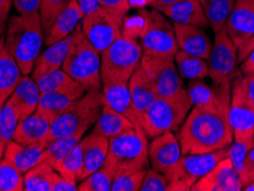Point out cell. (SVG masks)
<instances>
[{"instance_id": "cell-51", "label": "cell", "mask_w": 254, "mask_h": 191, "mask_svg": "<svg viewBox=\"0 0 254 191\" xmlns=\"http://www.w3.org/2000/svg\"><path fill=\"white\" fill-rule=\"evenodd\" d=\"M244 81H245V87H246V91H248L250 99H251L254 103V74L244 77Z\"/></svg>"}, {"instance_id": "cell-24", "label": "cell", "mask_w": 254, "mask_h": 191, "mask_svg": "<svg viewBox=\"0 0 254 191\" xmlns=\"http://www.w3.org/2000/svg\"><path fill=\"white\" fill-rule=\"evenodd\" d=\"M81 18H83V14L80 12L77 1L71 0L66 8L58 15L50 30L45 33V45L50 46L70 36L80 24Z\"/></svg>"}, {"instance_id": "cell-10", "label": "cell", "mask_w": 254, "mask_h": 191, "mask_svg": "<svg viewBox=\"0 0 254 191\" xmlns=\"http://www.w3.org/2000/svg\"><path fill=\"white\" fill-rule=\"evenodd\" d=\"M141 65L154 84L158 97L174 99L188 95L182 77L174 64V58L143 54Z\"/></svg>"}, {"instance_id": "cell-20", "label": "cell", "mask_w": 254, "mask_h": 191, "mask_svg": "<svg viewBox=\"0 0 254 191\" xmlns=\"http://www.w3.org/2000/svg\"><path fill=\"white\" fill-rule=\"evenodd\" d=\"M127 84H128L134 108H135V111L141 122L149 106L158 97L155 91L154 84H152L151 79L149 78L147 72H145V70L142 68L141 63L134 70Z\"/></svg>"}, {"instance_id": "cell-25", "label": "cell", "mask_w": 254, "mask_h": 191, "mask_svg": "<svg viewBox=\"0 0 254 191\" xmlns=\"http://www.w3.org/2000/svg\"><path fill=\"white\" fill-rule=\"evenodd\" d=\"M71 41H72V33L65 37L64 39L47 46L46 50L39 54L31 72V77L33 79L37 80L45 73L62 69L63 62H64L66 55H68Z\"/></svg>"}, {"instance_id": "cell-33", "label": "cell", "mask_w": 254, "mask_h": 191, "mask_svg": "<svg viewBox=\"0 0 254 191\" xmlns=\"http://www.w3.org/2000/svg\"><path fill=\"white\" fill-rule=\"evenodd\" d=\"M57 171L46 162H43L23 174L24 191H51L52 182Z\"/></svg>"}, {"instance_id": "cell-5", "label": "cell", "mask_w": 254, "mask_h": 191, "mask_svg": "<svg viewBox=\"0 0 254 191\" xmlns=\"http://www.w3.org/2000/svg\"><path fill=\"white\" fill-rule=\"evenodd\" d=\"M141 45L132 36L123 35L101 53V81L103 85L128 82L141 63Z\"/></svg>"}, {"instance_id": "cell-2", "label": "cell", "mask_w": 254, "mask_h": 191, "mask_svg": "<svg viewBox=\"0 0 254 191\" xmlns=\"http://www.w3.org/2000/svg\"><path fill=\"white\" fill-rule=\"evenodd\" d=\"M44 43L39 12L14 15L7 24L5 44L23 74L32 72Z\"/></svg>"}, {"instance_id": "cell-49", "label": "cell", "mask_w": 254, "mask_h": 191, "mask_svg": "<svg viewBox=\"0 0 254 191\" xmlns=\"http://www.w3.org/2000/svg\"><path fill=\"white\" fill-rule=\"evenodd\" d=\"M241 73L244 77L254 74V50L246 56V59L242 62Z\"/></svg>"}, {"instance_id": "cell-52", "label": "cell", "mask_w": 254, "mask_h": 191, "mask_svg": "<svg viewBox=\"0 0 254 191\" xmlns=\"http://www.w3.org/2000/svg\"><path fill=\"white\" fill-rule=\"evenodd\" d=\"M179 1H181V0H154L152 1V7H154L155 9L157 10H160L163 8H165V7H169L171 5H174V3H177Z\"/></svg>"}, {"instance_id": "cell-15", "label": "cell", "mask_w": 254, "mask_h": 191, "mask_svg": "<svg viewBox=\"0 0 254 191\" xmlns=\"http://www.w3.org/2000/svg\"><path fill=\"white\" fill-rule=\"evenodd\" d=\"M243 183L241 175L234 167L229 157L215 165L205 177L192 186L191 191H241Z\"/></svg>"}, {"instance_id": "cell-44", "label": "cell", "mask_w": 254, "mask_h": 191, "mask_svg": "<svg viewBox=\"0 0 254 191\" xmlns=\"http://www.w3.org/2000/svg\"><path fill=\"white\" fill-rule=\"evenodd\" d=\"M99 1L101 3V7L113 13L122 22L130 7H132L129 0H99Z\"/></svg>"}, {"instance_id": "cell-53", "label": "cell", "mask_w": 254, "mask_h": 191, "mask_svg": "<svg viewBox=\"0 0 254 191\" xmlns=\"http://www.w3.org/2000/svg\"><path fill=\"white\" fill-rule=\"evenodd\" d=\"M129 1L130 6L136 5V7H142L147 5H152V1H154V0H129Z\"/></svg>"}, {"instance_id": "cell-23", "label": "cell", "mask_w": 254, "mask_h": 191, "mask_svg": "<svg viewBox=\"0 0 254 191\" xmlns=\"http://www.w3.org/2000/svg\"><path fill=\"white\" fill-rule=\"evenodd\" d=\"M159 12L171 18L174 23L196 25L201 29L210 28L199 0H181Z\"/></svg>"}, {"instance_id": "cell-46", "label": "cell", "mask_w": 254, "mask_h": 191, "mask_svg": "<svg viewBox=\"0 0 254 191\" xmlns=\"http://www.w3.org/2000/svg\"><path fill=\"white\" fill-rule=\"evenodd\" d=\"M78 186L77 183L69 181L68 179L62 177L58 172L54 175L53 182H52L51 191H77Z\"/></svg>"}, {"instance_id": "cell-29", "label": "cell", "mask_w": 254, "mask_h": 191, "mask_svg": "<svg viewBox=\"0 0 254 191\" xmlns=\"http://www.w3.org/2000/svg\"><path fill=\"white\" fill-rule=\"evenodd\" d=\"M133 127H135V125L128 118L118 114L117 111L103 103L102 110H101L98 121L94 124V128H93L92 133L99 134V135H102L110 140L111 137L132 129Z\"/></svg>"}, {"instance_id": "cell-48", "label": "cell", "mask_w": 254, "mask_h": 191, "mask_svg": "<svg viewBox=\"0 0 254 191\" xmlns=\"http://www.w3.org/2000/svg\"><path fill=\"white\" fill-rule=\"evenodd\" d=\"M76 1L78 6H79L83 17L85 15L95 12V10H98L101 7L99 0H76Z\"/></svg>"}, {"instance_id": "cell-54", "label": "cell", "mask_w": 254, "mask_h": 191, "mask_svg": "<svg viewBox=\"0 0 254 191\" xmlns=\"http://www.w3.org/2000/svg\"><path fill=\"white\" fill-rule=\"evenodd\" d=\"M7 21L6 20H0V38L3 36V32H5L6 30V24Z\"/></svg>"}, {"instance_id": "cell-50", "label": "cell", "mask_w": 254, "mask_h": 191, "mask_svg": "<svg viewBox=\"0 0 254 191\" xmlns=\"http://www.w3.org/2000/svg\"><path fill=\"white\" fill-rule=\"evenodd\" d=\"M13 0H0V20H6L8 17Z\"/></svg>"}, {"instance_id": "cell-39", "label": "cell", "mask_w": 254, "mask_h": 191, "mask_svg": "<svg viewBox=\"0 0 254 191\" xmlns=\"http://www.w3.org/2000/svg\"><path fill=\"white\" fill-rule=\"evenodd\" d=\"M216 92H218L216 86L211 87L204 81V79L190 80L188 88H187V93H188L192 107L205 106V104L211 103L215 99Z\"/></svg>"}, {"instance_id": "cell-34", "label": "cell", "mask_w": 254, "mask_h": 191, "mask_svg": "<svg viewBox=\"0 0 254 191\" xmlns=\"http://www.w3.org/2000/svg\"><path fill=\"white\" fill-rule=\"evenodd\" d=\"M84 148L85 143L83 138H81L79 143L55 167V171L71 182L77 183L78 181H80L81 171H83L84 165Z\"/></svg>"}, {"instance_id": "cell-37", "label": "cell", "mask_w": 254, "mask_h": 191, "mask_svg": "<svg viewBox=\"0 0 254 191\" xmlns=\"http://www.w3.org/2000/svg\"><path fill=\"white\" fill-rule=\"evenodd\" d=\"M20 119L18 112L10 101L7 100L0 109V142L5 148L7 143L13 140Z\"/></svg>"}, {"instance_id": "cell-36", "label": "cell", "mask_w": 254, "mask_h": 191, "mask_svg": "<svg viewBox=\"0 0 254 191\" xmlns=\"http://www.w3.org/2000/svg\"><path fill=\"white\" fill-rule=\"evenodd\" d=\"M116 177L115 171L109 165H104L94 173L88 175L87 178L80 181L78 186L79 191H111L114 179Z\"/></svg>"}, {"instance_id": "cell-14", "label": "cell", "mask_w": 254, "mask_h": 191, "mask_svg": "<svg viewBox=\"0 0 254 191\" xmlns=\"http://www.w3.org/2000/svg\"><path fill=\"white\" fill-rule=\"evenodd\" d=\"M123 22L103 7L81 18V30L101 54L123 35Z\"/></svg>"}, {"instance_id": "cell-21", "label": "cell", "mask_w": 254, "mask_h": 191, "mask_svg": "<svg viewBox=\"0 0 254 191\" xmlns=\"http://www.w3.org/2000/svg\"><path fill=\"white\" fill-rule=\"evenodd\" d=\"M36 82L40 89V93H58V94L65 95L73 100L80 99L87 92L79 82L74 80L63 69L45 73L42 77H39Z\"/></svg>"}, {"instance_id": "cell-41", "label": "cell", "mask_w": 254, "mask_h": 191, "mask_svg": "<svg viewBox=\"0 0 254 191\" xmlns=\"http://www.w3.org/2000/svg\"><path fill=\"white\" fill-rule=\"evenodd\" d=\"M145 171L147 168L117 174L114 179L111 191H139L144 179Z\"/></svg>"}, {"instance_id": "cell-13", "label": "cell", "mask_w": 254, "mask_h": 191, "mask_svg": "<svg viewBox=\"0 0 254 191\" xmlns=\"http://www.w3.org/2000/svg\"><path fill=\"white\" fill-rule=\"evenodd\" d=\"M237 50L228 36L226 28L215 33L208 58V76L214 86L231 85L237 74Z\"/></svg>"}, {"instance_id": "cell-40", "label": "cell", "mask_w": 254, "mask_h": 191, "mask_svg": "<svg viewBox=\"0 0 254 191\" xmlns=\"http://www.w3.org/2000/svg\"><path fill=\"white\" fill-rule=\"evenodd\" d=\"M254 145V138L250 141H236L234 140L233 143L229 147V157L231 163H233L234 167L236 168L238 174L241 175L243 187L245 186V159L248 156L249 151L251 150Z\"/></svg>"}, {"instance_id": "cell-18", "label": "cell", "mask_w": 254, "mask_h": 191, "mask_svg": "<svg viewBox=\"0 0 254 191\" xmlns=\"http://www.w3.org/2000/svg\"><path fill=\"white\" fill-rule=\"evenodd\" d=\"M52 121L38 111L20 119L13 140L23 144H47Z\"/></svg>"}, {"instance_id": "cell-17", "label": "cell", "mask_w": 254, "mask_h": 191, "mask_svg": "<svg viewBox=\"0 0 254 191\" xmlns=\"http://www.w3.org/2000/svg\"><path fill=\"white\" fill-rule=\"evenodd\" d=\"M174 31L179 50L208 60L213 47V43L204 30L196 25L174 23Z\"/></svg>"}, {"instance_id": "cell-57", "label": "cell", "mask_w": 254, "mask_h": 191, "mask_svg": "<svg viewBox=\"0 0 254 191\" xmlns=\"http://www.w3.org/2000/svg\"><path fill=\"white\" fill-rule=\"evenodd\" d=\"M3 151H5V147L1 144V142H0V159L3 157Z\"/></svg>"}, {"instance_id": "cell-19", "label": "cell", "mask_w": 254, "mask_h": 191, "mask_svg": "<svg viewBox=\"0 0 254 191\" xmlns=\"http://www.w3.org/2000/svg\"><path fill=\"white\" fill-rule=\"evenodd\" d=\"M103 103L118 114L128 118L135 126L141 127V122L134 108L132 96L127 82H114L102 86Z\"/></svg>"}, {"instance_id": "cell-30", "label": "cell", "mask_w": 254, "mask_h": 191, "mask_svg": "<svg viewBox=\"0 0 254 191\" xmlns=\"http://www.w3.org/2000/svg\"><path fill=\"white\" fill-rule=\"evenodd\" d=\"M87 130V128L78 129L77 132L70 134V135L55 138V140L48 142L43 153L42 162L48 163L55 170L60 162L79 143Z\"/></svg>"}, {"instance_id": "cell-9", "label": "cell", "mask_w": 254, "mask_h": 191, "mask_svg": "<svg viewBox=\"0 0 254 191\" xmlns=\"http://www.w3.org/2000/svg\"><path fill=\"white\" fill-rule=\"evenodd\" d=\"M229 147L207 153L182 155L179 162L165 173L169 179V191H190L192 186L205 177L220 160L229 155Z\"/></svg>"}, {"instance_id": "cell-42", "label": "cell", "mask_w": 254, "mask_h": 191, "mask_svg": "<svg viewBox=\"0 0 254 191\" xmlns=\"http://www.w3.org/2000/svg\"><path fill=\"white\" fill-rule=\"evenodd\" d=\"M70 2L71 0H43L39 14L44 33L50 30L58 15L65 9Z\"/></svg>"}, {"instance_id": "cell-12", "label": "cell", "mask_w": 254, "mask_h": 191, "mask_svg": "<svg viewBox=\"0 0 254 191\" xmlns=\"http://www.w3.org/2000/svg\"><path fill=\"white\" fill-rule=\"evenodd\" d=\"M225 28L243 62L254 50V0H236Z\"/></svg>"}, {"instance_id": "cell-56", "label": "cell", "mask_w": 254, "mask_h": 191, "mask_svg": "<svg viewBox=\"0 0 254 191\" xmlns=\"http://www.w3.org/2000/svg\"><path fill=\"white\" fill-rule=\"evenodd\" d=\"M6 48V44H5V37H1L0 38V55H1V53L3 52V50Z\"/></svg>"}, {"instance_id": "cell-7", "label": "cell", "mask_w": 254, "mask_h": 191, "mask_svg": "<svg viewBox=\"0 0 254 191\" xmlns=\"http://www.w3.org/2000/svg\"><path fill=\"white\" fill-rule=\"evenodd\" d=\"M140 45L144 55L174 58L179 52L174 25L157 9H140Z\"/></svg>"}, {"instance_id": "cell-26", "label": "cell", "mask_w": 254, "mask_h": 191, "mask_svg": "<svg viewBox=\"0 0 254 191\" xmlns=\"http://www.w3.org/2000/svg\"><path fill=\"white\" fill-rule=\"evenodd\" d=\"M84 165L80 181L98 171L106 163L109 152V138L91 133L84 138Z\"/></svg>"}, {"instance_id": "cell-1", "label": "cell", "mask_w": 254, "mask_h": 191, "mask_svg": "<svg viewBox=\"0 0 254 191\" xmlns=\"http://www.w3.org/2000/svg\"><path fill=\"white\" fill-rule=\"evenodd\" d=\"M215 99L205 106L193 107L178 132L182 155L207 153L233 143L229 123L231 85L216 86Z\"/></svg>"}, {"instance_id": "cell-6", "label": "cell", "mask_w": 254, "mask_h": 191, "mask_svg": "<svg viewBox=\"0 0 254 191\" xmlns=\"http://www.w3.org/2000/svg\"><path fill=\"white\" fill-rule=\"evenodd\" d=\"M102 107V91H87L52 122L47 142L70 135L78 129H88L98 121Z\"/></svg>"}, {"instance_id": "cell-22", "label": "cell", "mask_w": 254, "mask_h": 191, "mask_svg": "<svg viewBox=\"0 0 254 191\" xmlns=\"http://www.w3.org/2000/svg\"><path fill=\"white\" fill-rule=\"evenodd\" d=\"M47 144H23L16 141H9L7 143L3 158L12 163L22 173H27L29 170L43 163V153Z\"/></svg>"}, {"instance_id": "cell-38", "label": "cell", "mask_w": 254, "mask_h": 191, "mask_svg": "<svg viewBox=\"0 0 254 191\" xmlns=\"http://www.w3.org/2000/svg\"><path fill=\"white\" fill-rule=\"evenodd\" d=\"M23 190V173L6 158L0 159V191Z\"/></svg>"}, {"instance_id": "cell-4", "label": "cell", "mask_w": 254, "mask_h": 191, "mask_svg": "<svg viewBox=\"0 0 254 191\" xmlns=\"http://www.w3.org/2000/svg\"><path fill=\"white\" fill-rule=\"evenodd\" d=\"M148 136L140 126L111 137L106 164L116 175L124 172L144 170L149 165Z\"/></svg>"}, {"instance_id": "cell-45", "label": "cell", "mask_w": 254, "mask_h": 191, "mask_svg": "<svg viewBox=\"0 0 254 191\" xmlns=\"http://www.w3.org/2000/svg\"><path fill=\"white\" fill-rule=\"evenodd\" d=\"M43 0H13L14 6L20 14H32L40 10Z\"/></svg>"}, {"instance_id": "cell-8", "label": "cell", "mask_w": 254, "mask_h": 191, "mask_svg": "<svg viewBox=\"0 0 254 191\" xmlns=\"http://www.w3.org/2000/svg\"><path fill=\"white\" fill-rule=\"evenodd\" d=\"M191 107L188 95L174 99L157 97L141 119L142 128L150 138H155L166 132L178 130Z\"/></svg>"}, {"instance_id": "cell-43", "label": "cell", "mask_w": 254, "mask_h": 191, "mask_svg": "<svg viewBox=\"0 0 254 191\" xmlns=\"http://www.w3.org/2000/svg\"><path fill=\"white\" fill-rule=\"evenodd\" d=\"M169 179L164 173L152 170H147L141 185V191H166L169 187Z\"/></svg>"}, {"instance_id": "cell-55", "label": "cell", "mask_w": 254, "mask_h": 191, "mask_svg": "<svg viewBox=\"0 0 254 191\" xmlns=\"http://www.w3.org/2000/svg\"><path fill=\"white\" fill-rule=\"evenodd\" d=\"M243 190L245 191H254V181L250 182L245 187H243Z\"/></svg>"}, {"instance_id": "cell-28", "label": "cell", "mask_w": 254, "mask_h": 191, "mask_svg": "<svg viewBox=\"0 0 254 191\" xmlns=\"http://www.w3.org/2000/svg\"><path fill=\"white\" fill-rule=\"evenodd\" d=\"M22 76V71L13 55L5 48L0 55V109L17 87Z\"/></svg>"}, {"instance_id": "cell-35", "label": "cell", "mask_w": 254, "mask_h": 191, "mask_svg": "<svg viewBox=\"0 0 254 191\" xmlns=\"http://www.w3.org/2000/svg\"><path fill=\"white\" fill-rule=\"evenodd\" d=\"M73 101L76 100L65 95L58 94V93L43 92L40 93L38 106H37L36 111L40 112L45 117H47L53 122L62 112L68 109Z\"/></svg>"}, {"instance_id": "cell-47", "label": "cell", "mask_w": 254, "mask_h": 191, "mask_svg": "<svg viewBox=\"0 0 254 191\" xmlns=\"http://www.w3.org/2000/svg\"><path fill=\"white\" fill-rule=\"evenodd\" d=\"M245 174H246V178H245V186H246L248 183L254 181V145L252 147L251 150L249 151L248 156H246Z\"/></svg>"}, {"instance_id": "cell-16", "label": "cell", "mask_w": 254, "mask_h": 191, "mask_svg": "<svg viewBox=\"0 0 254 191\" xmlns=\"http://www.w3.org/2000/svg\"><path fill=\"white\" fill-rule=\"evenodd\" d=\"M149 162L154 170L167 173L181 158V145L173 132H166L152 138L148 149Z\"/></svg>"}, {"instance_id": "cell-31", "label": "cell", "mask_w": 254, "mask_h": 191, "mask_svg": "<svg viewBox=\"0 0 254 191\" xmlns=\"http://www.w3.org/2000/svg\"><path fill=\"white\" fill-rule=\"evenodd\" d=\"M174 62H177L179 73L185 79H204L208 76V63L198 56L179 50L174 56Z\"/></svg>"}, {"instance_id": "cell-11", "label": "cell", "mask_w": 254, "mask_h": 191, "mask_svg": "<svg viewBox=\"0 0 254 191\" xmlns=\"http://www.w3.org/2000/svg\"><path fill=\"white\" fill-rule=\"evenodd\" d=\"M229 123L234 140L250 141L254 138V103L246 91L244 76L241 71H238L233 81Z\"/></svg>"}, {"instance_id": "cell-3", "label": "cell", "mask_w": 254, "mask_h": 191, "mask_svg": "<svg viewBox=\"0 0 254 191\" xmlns=\"http://www.w3.org/2000/svg\"><path fill=\"white\" fill-rule=\"evenodd\" d=\"M62 69L86 91H101V54L86 38L79 24L72 32L68 55Z\"/></svg>"}, {"instance_id": "cell-32", "label": "cell", "mask_w": 254, "mask_h": 191, "mask_svg": "<svg viewBox=\"0 0 254 191\" xmlns=\"http://www.w3.org/2000/svg\"><path fill=\"white\" fill-rule=\"evenodd\" d=\"M236 0H199L208 24L215 33L225 28Z\"/></svg>"}, {"instance_id": "cell-27", "label": "cell", "mask_w": 254, "mask_h": 191, "mask_svg": "<svg viewBox=\"0 0 254 191\" xmlns=\"http://www.w3.org/2000/svg\"><path fill=\"white\" fill-rule=\"evenodd\" d=\"M40 89L36 80L28 74H23L8 100L18 112L20 118H23L37 110Z\"/></svg>"}]
</instances>
